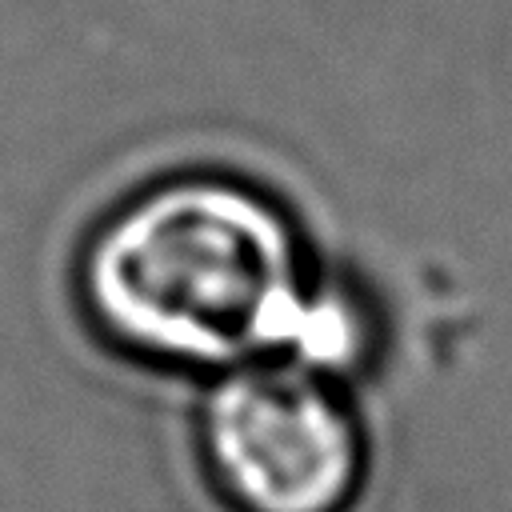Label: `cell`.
<instances>
[{"label": "cell", "mask_w": 512, "mask_h": 512, "mask_svg": "<svg viewBox=\"0 0 512 512\" xmlns=\"http://www.w3.org/2000/svg\"><path fill=\"white\" fill-rule=\"evenodd\" d=\"M76 300L116 352L212 376L268 360L320 316L292 208L228 168H176L104 208L76 252Z\"/></svg>", "instance_id": "obj_1"}, {"label": "cell", "mask_w": 512, "mask_h": 512, "mask_svg": "<svg viewBox=\"0 0 512 512\" xmlns=\"http://www.w3.org/2000/svg\"><path fill=\"white\" fill-rule=\"evenodd\" d=\"M196 448L228 512H348L364 484L352 408L316 372L272 356L212 376Z\"/></svg>", "instance_id": "obj_2"}]
</instances>
